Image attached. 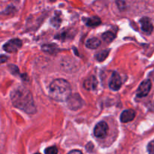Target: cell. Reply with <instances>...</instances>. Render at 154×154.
<instances>
[{"instance_id": "1", "label": "cell", "mask_w": 154, "mask_h": 154, "mask_svg": "<svg viewBox=\"0 0 154 154\" xmlns=\"http://www.w3.org/2000/svg\"><path fill=\"white\" fill-rule=\"evenodd\" d=\"M12 103L14 107L29 114L35 112L34 101L31 93L25 87H19L13 90L11 94Z\"/></svg>"}, {"instance_id": "2", "label": "cell", "mask_w": 154, "mask_h": 154, "mask_svg": "<svg viewBox=\"0 0 154 154\" xmlns=\"http://www.w3.org/2000/svg\"><path fill=\"white\" fill-rule=\"evenodd\" d=\"M72 89L69 83L64 79H56L51 84L49 93L51 98L56 101L64 102L71 95Z\"/></svg>"}, {"instance_id": "3", "label": "cell", "mask_w": 154, "mask_h": 154, "mask_svg": "<svg viewBox=\"0 0 154 154\" xmlns=\"http://www.w3.org/2000/svg\"><path fill=\"white\" fill-rule=\"evenodd\" d=\"M66 101H67L68 106L72 110L76 111V110H78L82 107L83 101L81 99V96L78 93H75L74 95H70Z\"/></svg>"}, {"instance_id": "4", "label": "cell", "mask_w": 154, "mask_h": 154, "mask_svg": "<svg viewBox=\"0 0 154 154\" xmlns=\"http://www.w3.org/2000/svg\"><path fill=\"white\" fill-rule=\"evenodd\" d=\"M108 132V125L106 122L101 121L94 128V135L96 138H105Z\"/></svg>"}, {"instance_id": "5", "label": "cell", "mask_w": 154, "mask_h": 154, "mask_svg": "<svg viewBox=\"0 0 154 154\" xmlns=\"http://www.w3.org/2000/svg\"><path fill=\"white\" fill-rule=\"evenodd\" d=\"M22 46V42L18 38H14L5 44L3 49L8 53H15Z\"/></svg>"}, {"instance_id": "6", "label": "cell", "mask_w": 154, "mask_h": 154, "mask_svg": "<svg viewBox=\"0 0 154 154\" xmlns=\"http://www.w3.org/2000/svg\"><path fill=\"white\" fill-rule=\"evenodd\" d=\"M151 86V81L150 80H145V81H143L140 84L139 87H138V90H137V96H138V97L141 98L147 96L149 92L150 91Z\"/></svg>"}, {"instance_id": "7", "label": "cell", "mask_w": 154, "mask_h": 154, "mask_svg": "<svg viewBox=\"0 0 154 154\" xmlns=\"http://www.w3.org/2000/svg\"><path fill=\"white\" fill-rule=\"evenodd\" d=\"M122 86V80L121 77L120 76L117 72H113L112 76H111V81L109 83V87L114 91H117L120 89Z\"/></svg>"}, {"instance_id": "8", "label": "cell", "mask_w": 154, "mask_h": 154, "mask_svg": "<svg viewBox=\"0 0 154 154\" xmlns=\"http://www.w3.org/2000/svg\"><path fill=\"white\" fill-rule=\"evenodd\" d=\"M141 25V29L147 34H150L153 30V25L151 20L148 17H143L140 20Z\"/></svg>"}, {"instance_id": "9", "label": "cell", "mask_w": 154, "mask_h": 154, "mask_svg": "<svg viewBox=\"0 0 154 154\" xmlns=\"http://www.w3.org/2000/svg\"><path fill=\"white\" fill-rule=\"evenodd\" d=\"M135 117V112L132 109L125 110L120 115V120L122 123H129L134 120Z\"/></svg>"}, {"instance_id": "10", "label": "cell", "mask_w": 154, "mask_h": 154, "mask_svg": "<svg viewBox=\"0 0 154 154\" xmlns=\"http://www.w3.org/2000/svg\"><path fill=\"white\" fill-rule=\"evenodd\" d=\"M98 85L97 79L95 76H90L84 82V87L87 90H94Z\"/></svg>"}, {"instance_id": "11", "label": "cell", "mask_w": 154, "mask_h": 154, "mask_svg": "<svg viewBox=\"0 0 154 154\" xmlns=\"http://www.w3.org/2000/svg\"><path fill=\"white\" fill-rule=\"evenodd\" d=\"M101 45V42L99 39L97 38H92L89 39L86 43V46L90 49H96L99 47Z\"/></svg>"}, {"instance_id": "12", "label": "cell", "mask_w": 154, "mask_h": 154, "mask_svg": "<svg viewBox=\"0 0 154 154\" xmlns=\"http://www.w3.org/2000/svg\"><path fill=\"white\" fill-rule=\"evenodd\" d=\"M101 23H102V21H101V20L99 19V17H93L88 18V19L86 20V24H87V26L90 27L97 26L99 24H101Z\"/></svg>"}, {"instance_id": "13", "label": "cell", "mask_w": 154, "mask_h": 154, "mask_svg": "<svg viewBox=\"0 0 154 154\" xmlns=\"http://www.w3.org/2000/svg\"><path fill=\"white\" fill-rule=\"evenodd\" d=\"M42 50H43L45 52L48 53V54H54L55 53H57L58 51V49H57V47L56 45H45L42 47Z\"/></svg>"}, {"instance_id": "14", "label": "cell", "mask_w": 154, "mask_h": 154, "mask_svg": "<svg viewBox=\"0 0 154 154\" xmlns=\"http://www.w3.org/2000/svg\"><path fill=\"white\" fill-rule=\"evenodd\" d=\"M115 38H116L115 34L113 33L111 31L106 32H105L103 35H102V39H103L105 42H108V43H110V42H113V40H114Z\"/></svg>"}, {"instance_id": "15", "label": "cell", "mask_w": 154, "mask_h": 154, "mask_svg": "<svg viewBox=\"0 0 154 154\" xmlns=\"http://www.w3.org/2000/svg\"><path fill=\"white\" fill-rule=\"evenodd\" d=\"M108 55H109V50H105V51H103L96 54V58L98 61L102 62L108 57Z\"/></svg>"}, {"instance_id": "16", "label": "cell", "mask_w": 154, "mask_h": 154, "mask_svg": "<svg viewBox=\"0 0 154 154\" xmlns=\"http://www.w3.org/2000/svg\"><path fill=\"white\" fill-rule=\"evenodd\" d=\"M61 22L62 20L61 18H60V16H59V15H56L54 17H53L52 19L51 20V24H52L54 27H57V28L60 26V24H61Z\"/></svg>"}, {"instance_id": "17", "label": "cell", "mask_w": 154, "mask_h": 154, "mask_svg": "<svg viewBox=\"0 0 154 154\" xmlns=\"http://www.w3.org/2000/svg\"><path fill=\"white\" fill-rule=\"evenodd\" d=\"M45 153L47 154H56L58 153V150L56 147H50L47 148L45 151Z\"/></svg>"}, {"instance_id": "18", "label": "cell", "mask_w": 154, "mask_h": 154, "mask_svg": "<svg viewBox=\"0 0 154 154\" xmlns=\"http://www.w3.org/2000/svg\"><path fill=\"white\" fill-rule=\"evenodd\" d=\"M148 151L149 153H154V142L153 141H152V142H150V144H148Z\"/></svg>"}, {"instance_id": "19", "label": "cell", "mask_w": 154, "mask_h": 154, "mask_svg": "<svg viewBox=\"0 0 154 154\" xmlns=\"http://www.w3.org/2000/svg\"><path fill=\"white\" fill-rule=\"evenodd\" d=\"M8 60V57L5 55H0V65L2 63H5L6 61Z\"/></svg>"}, {"instance_id": "20", "label": "cell", "mask_w": 154, "mask_h": 154, "mask_svg": "<svg viewBox=\"0 0 154 154\" xmlns=\"http://www.w3.org/2000/svg\"><path fill=\"white\" fill-rule=\"evenodd\" d=\"M69 153H81V151H80V150H72V151L69 152Z\"/></svg>"}, {"instance_id": "21", "label": "cell", "mask_w": 154, "mask_h": 154, "mask_svg": "<svg viewBox=\"0 0 154 154\" xmlns=\"http://www.w3.org/2000/svg\"><path fill=\"white\" fill-rule=\"evenodd\" d=\"M50 1H51V2H54V1H55V0H50Z\"/></svg>"}]
</instances>
